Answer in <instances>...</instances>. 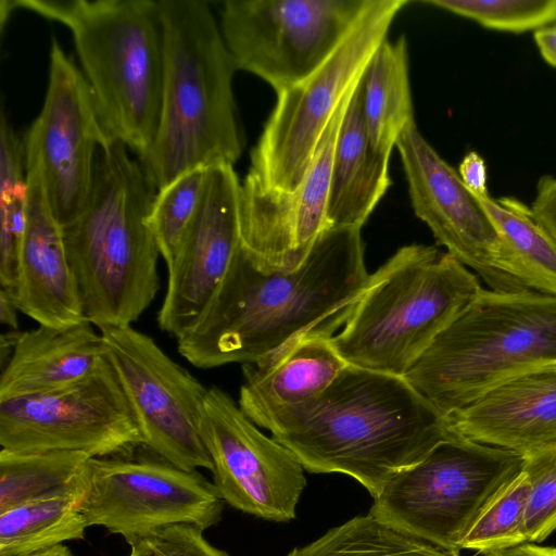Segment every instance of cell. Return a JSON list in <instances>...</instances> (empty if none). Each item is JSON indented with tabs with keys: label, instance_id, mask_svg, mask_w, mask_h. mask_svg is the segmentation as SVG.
<instances>
[{
	"label": "cell",
	"instance_id": "1",
	"mask_svg": "<svg viewBox=\"0 0 556 556\" xmlns=\"http://www.w3.org/2000/svg\"><path fill=\"white\" fill-rule=\"evenodd\" d=\"M364 252L359 228H329L299 267L265 273L239 245L200 317L176 339L179 354L202 369L254 363L346 316L370 277Z\"/></svg>",
	"mask_w": 556,
	"mask_h": 556
},
{
	"label": "cell",
	"instance_id": "2",
	"mask_svg": "<svg viewBox=\"0 0 556 556\" xmlns=\"http://www.w3.org/2000/svg\"><path fill=\"white\" fill-rule=\"evenodd\" d=\"M267 430L305 470L344 473L374 498L453 435L446 416L404 377L352 365Z\"/></svg>",
	"mask_w": 556,
	"mask_h": 556
},
{
	"label": "cell",
	"instance_id": "3",
	"mask_svg": "<svg viewBox=\"0 0 556 556\" xmlns=\"http://www.w3.org/2000/svg\"><path fill=\"white\" fill-rule=\"evenodd\" d=\"M112 138L98 147L83 211L61 226L86 321L131 326L161 287L150 216L159 192L138 159Z\"/></svg>",
	"mask_w": 556,
	"mask_h": 556
},
{
	"label": "cell",
	"instance_id": "4",
	"mask_svg": "<svg viewBox=\"0 0 556 556\" xmlns=\"http://www.w3.org/2000/svg\"><path fill=\"white\" fill-rule=\"evenodd\" d=\"M164 81L157 134L138 157L157 190L197 167L232 165L244 139L232 90L237 71L210 4L159 0Z\"/></svg>",
	"mask_w": 556,
	"mask_h": 556
},
{
	"label": "cell",
	"instance_id": "5",
	"mask_svg": "<svg viewBox=\"0 0 556 556\" xmlns=\"http://www.w3.org/2000/svg\"><path fill=\"white\" fill-rule=\"evenodd\" d=\"M63 23L106 132L138 157L154 143L162 109L164 31L159 0H2Z\"/></svg>",
	"mask_w": 556,
	"mask_h": 556
},
{
	"label": "cell",
	"instance_id": "6",
	"mask_svg": "<svg viewBox=\"0 0 556 556\" xmlns=\"http://www.w3.org/2000/svg\"><path fill=\"white\" fill-rule=\"evenodd\" d=\"M481 289L447 252L402 247L370 275L332 341L349 365L404 377Z\"/></svg>",
	"mask_w": 556,
	"mask_h": 556
},
{
	"label": "cell",
	"instance_id": "7",
	"mask_svg": "<svg viewBox=\"0 0 556 556\" xmlns=\"http://www.w3.org/2000/svg\"><path fill=\"white\" fill-rule=\"evenodd\" d=\"M556 362V295L482 288L404 378L443 415L529 368Z\"/></svg>",
	"mask_w": 556,
	"mask_h": 556
},
{
	"label": "cell",
	"instance_id": "8",
	"mask_svg": "<svg viewBox=\"0 0 556 556\" xmlns=\"http://www.w3.org/2000/svg\"><path fill=\"white\" fill-rule=\"evenodd\" d=\"M407 0H369L332 54L311 76L277 94L251 153L249 175L262 186L293 192L342 103L354 92L372 55L387 40Z\"/></svg>",
	"mask_w": 556,
	"mask_h": 556
},
{
	"label": "cell",
	"instance_id": "9",
	"mask_svg": "<svg viewBox=\"0 0 556 556\" xmlns=\"http://www.w3.org/2000/svg\"><path fill=\"white\" fill-rule=\"evenodd\" d=\"M523 463V455L453 433L399 471L374 498L369 513L435 545L460 551L482 509Z\"/></svg>",
	"mask_w": 556,
	"mask_h": 556
},
{
	"label": "cell",
	"instance_id": "10",
	"mask_svg": "<svg viewBox=\"0 0 556 556\" xmlns=\"http://www.w3.org/2000/svg\"><path fill=\"white\" fill-rule=\"evenodd\" d=\"M369 0H227L219 28L237 70L280 93L332 54Z\"/></svg>",
	"mask_w": 556,
	"mask_h": 556
},
{
	"label": "cell",
	"instance_id": "11",
	"mask_svg": "<svg viewBox=\"0 0 556 556\" xmlns=\"http://www.w3.org/2000/svg\"><path fill=\"white\" fill-rule=\"evenodd\" d=\"M0 445L20 453L76 451L106 457L142 445V437L108 359L66 388L0 401Z\"/></svg>",
	"mask_w": 556,
	"mask_h": 556
},
{
	"label": "cell",
	"instance_id": "12",
	"mask_svg": "<svg viewBox=\"0 0 556 556\" xmlns=\"http://www.w3.org/2000/svg\"><path fill=\"white\" fill-rule=\"evenodd\" d=\"M135 414L142 445L188 472L212 471L199 424L208 388L131 326L99 329Z\"/></svg>",
	"mask_w": 556,
	"mask_h": 556
},
{
	"label": "cell",
	"instance_id": "13",
	"mask_svg": "<svg viewBox=\"0 0 556 556\" xmlns=\"http://www.w3.org/2000/svg\"><path fill=\"white\" fill-rule=\"evenodd\" d=\"M124 456L88 460V490L79 508L89 527H105L129 542L174 523L205 530L218 522L222 498L197 471H185L164 458Z\"/></svg>",
	"mask_w": 556,
	"mask_h": 556
},
{
	"label": "cell",
	"instance_id": "14",
	"mask_svg": "<svg viewBox=\"0 0 556 556\" xmlns=\"http://www.w3.org/2000/svg\"><path fill=\"white\" fill-rule=\"evenodd\" d=\"M199 432L222 500L262 519L281 522L295 518L306 485L303 466L216 386L205 395Z\"/></svg>",
	"mask_w": 556,
	"mask_h": 556
},
{
	"label": "cell",
	"instance_id": "15",
	"mask_svg": "<svg viewBox=\"0 0 556 556\" xmlns=\"http://www.w3.org/2000/svg\"><path fill=\"white\" fill-rule=\"evenodd\" d=\"M26 135L35 144L47 201L60 226L84 208L92 184L98 147L111 137L92 91L63 49L52 39L43 106Z\"/></svg>",
	"mask_w": 556,
	"mask_h": 556
},
{
	"label": "cell",
	"instance_id": "16",
	"mask_svg": "<svg viewBox=\"0 0 556 556\" xmlns=\"http://www.w3.org/2000/svg\"><path fill=\"white\" fill-rule=\"evenodd\" d=\"M396 148L405 172L413 210L440 245L480 277L488 289L528 290L501 264L502 240L489 213L463 184L415 124L400 137Z\"/></svg>",
	"mask_w": 556,
	"mask_h": 556
},
{
	"label": "cell",
	"instance_id": "17",
	"mask_svg": "<svg viewBox=\"0 0 556 556\" xmlns=\"http://www.w3.org/2000/svg\"><path fill=\"white\" fill-rule=\"evenodd\" d=\"M241 184L232 165L210 167L204 194L174 261L157 313L159 327L178 339L200 317L240 245Z\"/></svg>",
	"mask_w": 556,
	"mask_h": 556
},
{
	"label": "cell",
	"instance_id": "18",
	"mask_svg": "<svg viewBox=\"0 0 556 556\" xmlns=\"http://www.w3.org/2000/svg\"><path fill=\"white\" fill-rule=\"evenodd\" d=\"M26 224L18 279L11 295L17 309L39 326L65 328L86 321L62 236L47 201L34 142L24 136ZM9 293V292H8Z\"/></svg>",
	"mask_w": 556,
	"mask_h": 556
},
{
	"label": "cell",
	"instance_id": "19",
	"mask_svg": "<svg viewBox=\"0 0 556 556\" xmlns=\"http://www.w3.org/2000/svg\"><path fill=\"white\" fill-rule=\"evenodd\" d=\"M446 418L462 438L523 456L556 447V362L501 381Z\"/></svg>",
	"mask_w": 556,
	"mask_h": 556
},
{
	"label": "cell",
	"instance_id": "20",
	"mask_svg": "<svg viewBox=\"0 0 556 556\" xmlns=\"http://www.w3.org/2000/svg\"><path fill=\"white\" fill-rule=\"evenodd\" d=\"M344 317L302 332L266 357L242 365L238 405L257 427L321 394L349 365L332 337Z\"/></svg>",
	"mask_w": 556,
	"mask_h": 556
},
{
	"label": "cell",
	"instance_id": "21",
	"mask_svg": "<svg viewBox=\"0 0 556 556\" xmlns=\"http://www.w3.org/2000/svg\"><path fill=\"white\" fill-rule=\"evenodd\" d=\"M106 362L102 336L88 321L65 328L38 326L20 332L1 369L0 401L66 388Z\"/></svg>",
	"mask_w": 556,
	"mask_h": 556
},
{
	"label": "cell",
	"instance_id": "22",
	"mask_svg": "<svg viewBox=\"0 0 556 556\" xmlns=\"http://www.w3.org/2000/svg\"><path fill=\"white\" fill-rule=\"evenodd\" d=\"M390 156L368 137L356 87L333 153L327 217L331 228H362L391 185Z\"/></svg>",
	"mask_w": 556,
	"mask_h": 556
},
{
	"label": "cell",
	"instance_id": "23",
	"mask_svg": "<svg viewBox=\"0 0 556 556\" xmlns=\"http://www.w3.org/2000/svg\"><path fill=\"white\" fill-rule=\"evenodd\" d=\"M359 94L369 140L390 156L402 134L415 124L404 36L380 45L362 76Z\"/></svg>",
	"mask_w": 556,
	"mask_h": 556
},
{
	"label": "cell",
	"instance_id": "24",
	"mask_svg": "<svg viewBox=\"0 0 556 556\" xmlns=\"http://www.w3.org/2000/svg\"><path fill=\"white\" fill-rule=\"evenodd\" d=\"M502 240L503 270L528 290L556 295V242L515 197L478 199Z\"/></svg>",
	"mask_w": 556,
	"mask_h": 556
},
{
	"label": "cell",
	"instance_id": "25",
	"mask_svg": "<svg viewBox=\"0 0 556 556\" xmlns=\"http://www.w3.org/2000/svg\"><path fill=\"white\" fill-rule=\"evenodd\" d=\"M84 452L49 451L20 453L0 451V514L14 507L53 496L84 498L88 490Z\"/></svg>",
	"mask_w": 556,
	"mask_h": 556
},
{
	"label": "cell",
	"instance_id": "26",
	"mask_svg": "<svg viewBox=\"0 0 556 556\" xmlns=\"http://www.w3.org/2000/svg\"><path fill=\"white\" fill-rule=\"evenodd\" d=\"M83 497L62 495L30 502L0 514V556H23L81 540L88 526Z\"/></svg>",
	"mask_w": 556,
	"mask_h": 556
},
{
	"label": "cell",
	"instance_id": "27",
	"mask_svg": "<svg viewBox=\"0 0 556 556\" xmlns=\"http://www.w3.org/2000/svg\"><path fill=\"white\" fill-rule=\"evenodd\" d=\"M0 289L13 294L18 279L26 206V155L24 139L14 131L1 110L0 126Z\"/></svg>",
	"mask_w": 556,
	"mask_h": 556
},
{
	"label": "cell",
	"instance_id": "28",
	"mask_svg": "<svg viewBox=\"0 0 556 556\" xmlns=\"http://www.w3.org/2000/svg\"><path fill=\"white\" fill-rule=\"evenodd\" d=\"M287 556H460L393 527L370 513L329 529Z\"/></svg>",
	"mask_w": 556,
	"mask_h": 556
},
{
	"label": "cell",
	"instance_id": "29",
	"mask_svg": "<svg viewBox=\"0 0 556 556\" xmlns=\"http://www.w3.org/2000/svg\"><path fill=\"white\" fill-rule=\"evenodd\" d=\"M529 492V479L522 469L482 509L460 549L484 554L528 542L525 516Z\"/></svg>",
	"mask_w": 556,
	"mask_h": 556
},
{
	"label": "cell",
	"instance_id": "30",
	"mask_svg": "<svg viewBox=\"0 0 556 556\" xmlns=\"http://www.w3.org/2000/svg\"><path fill=\"white\" fill-rule=\"evenodd\" d=\"M210 167H197L159 190L150 223L161 256L170 265L193 223L207 180Z\"/></svg>",
	"mask_w": 556,
	"mask_h": 556
},
{
	"label": "cell",
	"instance_id": "31",
	"mask_svg": "<svg viewBox=\"0 0 556 556\" xmlns=\"http://www.w3.org/2000/svg\"><path fill=\"white\" fill-rule=\"evenodd\" d=\"M484 28L525 33L556 23V0H424Z\"/></svg>",
	"mask_w": 556,
	"mask_h": 556
},
{
	"label": "cell",
	"instance_id": "32",
	"mask_svg": "<svg viewBox=\"0 0 556 556\" xmlns=\"http://www.w3.org/2000/svg\"><path fill=\"white\" fill-rule=\"evenodd\" d=\"M530 483L525 516L528 542H542L556 530V447L525 456Z\"/></svg>",
	"mask_w": 556,
	"mask_h": 556
},
{
	"label": "cell",
	"instance_id": "33",
	"mask_svg": "<svg viewBox=\"0 0 556 556\" xmlns=\"http://www.w3.org/2000/svg\"><path fill=\"white\" fill-rule=\"evenodd\" d=\"M129 556H229L203 536L192 523H174L128 542Z\"/></svg>",
	"mask_w": 556,
	"mask_h": 556
},
{
	"label": "cell",
	"instance_id": "34",
	"mask_svg": "<svg viewBox=\"0 0 556 556\" xmlns=\"http://www.w3.org/2000/svg\"><path fill=\"white\" fill-rule=\"evenodd\" d=\"M536 220L556 242V176L544 175L538 184L530 205Z\"/></svg>",
	"mask_w": 556,
	"mask_h": 556
},
{
	"label": "cell",
	"instance_id": "35",
	"mask_svg": "<svg viewBox=\"0 0 556 556\" xmlns=\"http://www.w3.org/2000/svg\"><path fill=\"white\" fill-rule=\"evenodd\" d=\"M458 175L465 187L477 199H484L490 195L486 164L478 152L469 151L465 154L458 166Z\"/></svg>",
	"mask_w": 556,
	"mask_h": 556
},
{
	"label": "cell",
	"instance_id": "36",
	"mask_svg": "<svg viewBox=\"0 0 556 556\" xmlns=\"http://www.w3.org/2000/svg\"><path fill=\"white\" fill-rule=\"evenodd\" d=\"M533 38L542 59L556 67V23L535 30Z\"/></svg>",
	"mask_w": 556,
	"mask_h": 556
},
{
	"label": "cell",
	"instance_id": "37",
	"mask_svg": "<svg viewBox=\"0 0 556 556\" xmlns=\"http://www.w3.org/2000/svg\"><path fill=\"white\" fill-rule=\"evenodd\" d=\"M481 556H556V547L540 546L533 542H525L507 548L484 553Z\"/></svg>",
	"mask_w": 556,
	"mask_h": 556
},
{
	"label": "cell",
	"instance_id": "38",
	"mask_svg": "<svg viewBox=\"0 0 556 556\" xmlns=\"http://www.w3.org/2000/svg\"><path fill=\"white\" fill-rule=\"evenodd\" d=\"M17 309L12 296L5 290L0 289V321L10 327L11 330H18Z\"/></svg>",
	"mask_w": 556,
	"mask_h": 556
},
{
	"label": "cell",
	"instance_id": "39",
	"mask_svg": "<svg viewBox=\"0 0 556 556\" xmlns=\"http://www.w3.org/2000/svg\"><path fill=\"white\" fill-rule=\"evenodd\" d=\"M20 332L21 331H18V330H10L9 332L1 334V340H0L1 369L4 367V365L8 363V361L11 357V355L14 351L16 341L18 339Z\"/></svg>",
	"mask_w": 556,
	"mask_h": 556
},
{
	"label": "cell",
	"instance_id": "40",
	"mask_svg": "<svg viewBox=\"0 0 556 556\" xmlns=\"http://www.w3.org/2000/svg\"><path fill=\"white\" fill-rule=\"evenodd\" d=\"M23 556H74L73 553L63 544L51 548Z\"/></svg>",
	"mask_w": 556,
	"mask_h": 556
}]
</instances>
